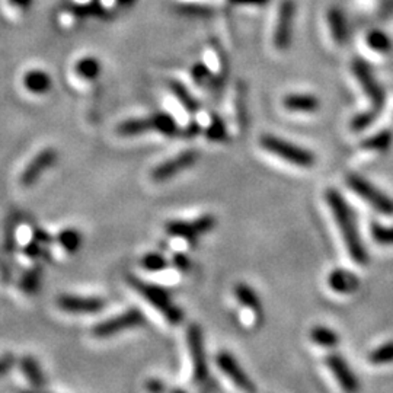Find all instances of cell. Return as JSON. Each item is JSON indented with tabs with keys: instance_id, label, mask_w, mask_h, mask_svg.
<instances>
[{
	"instance_id": "27",
	"label": "cell",
	"mask_w": 393,
	"mask_h": 393,
	"mask_svg": "<svg viewBox=\"0 0 393 393\" xmlns=\"http://www.w3.org/2000/svg\"><path fill=\"white\" fill-rule=\"evenodd\" d=\"M21 369L24 374L26 376V379L29 381L35 389H44L45 386V377L41 371V367L37 362V360L31 356H26L21 361Z\"/></svg>"
},
{
	"instance_id": "41",
	"label": "cell",
	"mask_w": 393,
	"mask_h": 393,
	"mask_svg": "<svg viewBox=\"0 0 393 393\" xmlns=\"http://www.w3.org/2000/svg\"><path fill=\"white\" fill-rule=\"evenodd\" d=\"M33 237L34 239H37L40 244H53V242L56 240V237H53L50 233H47L45 231H42V229H34V232H33Z\"/></svg>"
},
{
	"instance_id": "18",
	"label": "cell",
	"mask_w": 393,
	"mask_h": 393,
	"mask_svg": "<svg viewBox=\"0 0 393 393\" xmlns=\"http://www.w3.org/2000/svg\"><path fill=\"white\" fill-rule=\"evenodd\" d=\"M35 0H0V15L12 25L24 24L34 8Z\"/></svg>"
},
{
	"instance_id": "7",
	"label": "cell",
	"mask_w": 393,
	"mask_h": 393,
	"mask_svg": "<svg viewBox=\"0 0 393 393\" xmlns=\"http://www.w3.org/2000/svg\"><path fill=\"white\" fill-rule=\"evenodd\" d=\"M146 322V316L140 312L137 308H131L126 310L124 313L110 317V319H105L92 329V335L99 340L111 338L118 332H123L127 329H134L143 326Z\"/></svg>"
},
{
	"instance_id": "46",
	"label": "cell",
	"mask_w": 393,
	"mask_h": 393,
	"mask_svg": "<svg viewBox=\"0 0 393 393\" xmlns=\"http://www.w3.org/2000/svg\"><path fill=\"white\" fill-rule=\"evenodd\" d=\"M146 387H147L150 392H160V390L165 389V386H163V383H162L160 381H150Z\"/></svg>"
},
{
	"instance_id": "45",
	"label": "cell",
	"mask_w": 393,
	"mask_h": 393,
	"mask_svg": "<svg viewBox=\"0 0 393 393\" xmlns=\"http://www.w3.org/2000/svg\"><path fill=\"white\" fill-rule=\"evenodd\" d=\"M235 5H264L268 0H231Z\"/></svg>"
},
{
	"instance_id": "35",
	"label": "cell",
	"mask_w": 393,
	"mask_h": 393,
	"mask_svg": "<svg viewBox=\"0 0 393 393\" xmlns=\"http://www.w3.org/2000/svg\"><path fill=\"white\" fill-rule=\"evenodd\" d=\"M140 264L146 271H149V273H160V271L169 267V261L158 252L146 253L142 258Z\"/></svg>"
},
{
	"instance_id": "5",
	"label": "cell",
	"mask_w": 393,
	"mask_h": 393,
	"mask_svg": "<svg viewBox=\"0 0 393 393\" xmlns=\"http://www.w3.org/2000/svg\"><path fill=\"white\" fill-rule=\"evenodd\" d=\"M166 232L168 235L185 240L188 245H195L201 236L216 228V217L211 215H203L192 221L187 220H171L166 223Z\"/></svg>"
},
{
	"instance_id": "26",
	"label": "cell",
	"mask_w": 393,
	"mask_h": 393,
	"mask_svg": "<svg viewBox=\"0 0 393 393\" xmlns=\"http://www.w3.org/2000/svg\"><path fill=\"white\" fill-rule=\"evenodd\" d=\"M328 25L331 28V34L334 37V40L342 45L346 41V37H349V33H346V22L344 15L340 9L332 8L328 12Z\"/></svg>"
},
{
	"instance_id": "30",
	"label": "cell",
	"mask_w": 393,
	"mask_h": 393,
	"mask_svg": "<svg viewBox=\"0 0 393 393\" xmlns=\"http://www.w3.org/2000/svg\"><path fill=\"white\" fill-rule=\"evenodd\" d=\"M17 231H18V217L17 215H10L5 221L3 233V252L12 255L17 249Z\"/></svg>"
},
{
	"instance_id": "36",
	"label": "cell",
	"mask_w": 393,
	"mask_h": 393,
	"mask_svg": "<svg viewBox=\"0 0 393 393\" xmlns=\"http://www.w3.org/2000/svg\"><path fill=\"white\" fill-rule=\"evenodd\" d=\"M190 76L194 83L199 86H204L207 82H213V72L210 70V67L204 62L195 63L190 70Z\"/></svg>"
},
{
	"instance_id": "23",
	"label": "cell",
	"mask_w": 393,
	"mask_h": 393,
	"mask_svg": "<svg viewBox=\"0 0 393 393\" xmlns=\"http://www.w3.org/2000/svg\"><path fill=\"white\" fill-rule=\"evenodd\" d=\"M235 296L237 299L239 303L252 310L255 315H261L262 313V303L258 297V294L255 293V290L252 289L251 285L245 284V283H239L235 285Z\"/></svg>"
},
{
	"instance_id": "25",
	"label": "cell",
	"mask_w": 393,
	"mask_h": 393,
	"mask_svg": "<svg viewBox=\"0 0 393 393\" xmlns=\"http://www.w3.org/2000/svg\"><path fill=\"white\" fill-rule=\"evenodd\" d=\"M42 276H44V269H42V267L40 264L34 265L33 268H29L26 273L24 274V277L21 278V281H19L21 292L28 294V296L37 294L40 292Z\"/></svg>"
},
{
	"instance_id": "3",
	"label": "cell",
	"mask_w": 393,
	"mask_h": 393,
	"mask_svg": "<svg viewBox=\"0 0 393 393\" xmlns=\"http://www.w3.org/2000/svg\"><path fill=\"white\" fill-rule=\"evenodd\" d=\"M260 144L265 152L283 159L287 163L294 165L297 168H312L316 163V158L310 150L280 139L277 135L264 134L260 139Z\"/></svg>"
},
{
	"instance_id": "37",
	"label": "cell",
	"mask_w": 393,
	"mask_h": 393,
	"mask_svg": "<svg viewBox=\"0 0 393 393\" xmlns=\"http://www.w3.org/2000/svg\"><path fill=\"white\" fill-rule=\"evenodd\" d=\"M367 44L370 49L377 53H389L392 49L389 37L381 31H371L367 35Z\"/></svg>"
},
{
	"instance_id": "39",
	"label": "cell",
	"mask_w": 393,
	"mask_h": 393,
	"mask_svg": "<svg viewBox=\"0 0 393 393\" xmlns=\"http://www.w3.org/2000/svg\"><path fill=\"white\" fill-rule=\"evenodd\" d=\"M171 264L178 269L181 271V273H187V271H190L191 268V260H190V256L183 253V252H178L172 256V260H171Z\"/></svg>"
},
{
	"instance_id": "17",
	"label": "cell",
	"mask_w": 393,
	"mask_h": 393,
	"mask_svg": "<svg viewBox=\"0 0 393 393\" xmlns=\"http://www.w3.org/2000/svg\"><path fill=\"white\" fill-rule=\"evenodd\" d=\"M21 83L28 94L37 97L47 95L53 87V79L50 74L44 69H38V67L26 70L22 74Z\"/></svg>"
},
{
	"instance_id": "12",
	"label": "cell",
	"mask_w": 393,
	"mask_h": 393,
	"mask_svg": "<svg viewBox=\"0 0 393 393\" xmlns=\"http://www.w3.org/2000/svg\"><path fill=\"white\" fill-rule=\"evenodd\" d=\"M58 159V153L56 152V149L53 147H47V149H44L42 152H40L31 162L28 163L26 168L24 169L19 181H21V184L26 188L29 187H33L37 181L42 176V174L53 168V166L56 165Z\"/></svg>"
},
{
	"instance_id": "6",
	"label": "cell",
	"mask_w": 393,
	"mask_h": 393,
	"mask_svg": "<svg viewBox=\"0 0 393 393\" xmlns=\"http://www.w3.org/2000/svg\"><path fill=\"white\" fill-rule=\"evenodd\" d=\"M187 344L192 361V381L196 385H203L208 379V362L204 349L203 331L199 325H190L187 329Z\"/></svg>"
},
{
	"instance_id": "2",
	"label": "cell",
	"mask_w": 393,
	"mask_h": 393,
	"mask_svg": "<svg viewBox=\"0 0 393 393\" xmlns=\"http://www.w3.org/2000/svg\"><path fill=\"white\" fill-rule=\"evenodd\" d=\"M127 283L134 292H137L143 299H146L150 306L158 309L171 325H179L184 321V312L179 306L174 305L171 293L163 287L147 283L135 276H127Z\"/></svg>"
},
{
	"instance_id": "42",
	"label": "cell",
	"mask_w": 393,
	"mask_h": 393,
	"mask_svg": "<svg viewBox=\"0 0 393 393\" xmlns=\"http://www.w3.org/2000/svg\"><path fill=\"white\" fill-rule=\"evenodd\" d=\"M12 365H13V357L10 354H6V356L0 357V377H2L3 374H6L9 371Z\"/></svg>"
},
{
	"instance_id": "13",
	"label": "cell",
	"mask_w": 393,
	"mask_h": 393,
	"mask_svg": "<svg viewBox=\"0 0 393 393\" xmlns=\"http://www.w3.org/2000/svg\"><path fill=\"white\" fill-rule=\"evenodd\" d=\"M57 306L67 313L92 315L101 312L105 308V300L102 297L62 294L57 297Z\"/></svg>"
},
{
	"instance_id": "40",
	"label": "cell",
	"mask_w": 393,
	"mask_h": 393,
	"mask_svg": "<svg viewBox=\"0 0 393 393\" xmlns=\"http://www.w3.org/2000/svg\"><path fill=\"white\" fill-rule=\"evenodd\" d=\"M12 278V269L10 265L6 260H2V256H0V280L5 284H9Z\"/></svg>"
},
{
	"instance_id": "16",
	"label": "cell",
	"mask_w": 393,
	"mask_h": 393,
	"mask_svg": "<svg viewBox=\"0 0 393 393\" xmlns=\"http://www.w3.org/2000/svg\"><path fill=\"white\" fill-rule=\"evenodd\" d=\"M72 74L74 79H78L87 85H94L101 78L102 65L98 57L92 54H83V56H79L73 62Z\"/></svg>"
},
{
	"instance_id": "21",
	"label": "cell",
	"mask_w": 393,
	"mask_h": 393,
	"mask_svg": "<svg viewBox=\"0 0 393 393\" xmlns=\"http://www.w3.org/2000/svg\"><path fill=\"white\" fill-rule=\"evenodd\" d=\"M287 111L292 112H315L319 110V99L310 94H290L283 99Z\"/></svg>"
},
{
	"instance_id": "1",
	"label": "cell",
	"mask_w": 393,
	"mask_h": 393,
	"mask_svg": "<svg viewBox=\"0 0 393 393\" xmlns=\"http://www.w3.org/2000/svg\"><path fill=\"white\" fill-rule=\"evenodd\" d=\"M325 201L331 210L332 216H334L340 233L344 239L345 248L350 253V258L358 265H367L369 253L366 245L362 244L356 215L351 210L349 201H346L344 199V195L335 188H328L325 191Z\"/></svg>"
},
{
	"instance_id": "14",
	"label": "cell",
	"mask_w": 393,
	"mask_h": 393,
	"mask_svg": "<svg viewBox=\"0 0 393 393\" xmlns=\"http://www.w3.org/2000/svg\"><path fill=\"white\" fill-rule=\"evenodd\" d=\"M325 365L332 373V376L335 377V381L338 385L345 390V392H357L360 389V382L357 379V376L349 366V362L344 360L341 354L331 353L325 358Z\"/></svg>"
},
{
	"instance_id": "29",
	"label": "cell",
	"mask_w": 393,
	"mask_h": 393,
	"mask_svg": "<svg viewBox=\"0 0 393 393\" xmlns=\"http://www.w3.org/2000/svg\"><path fill=\"white\" fill-rule=\"evenodd\" d=\"M310 340L322 349H335L340 344V337L334 329L328 326H315L310 331Z\"/></svg>"
},
{
	"instance_id": "11",
	"label": "cell",
	"mask_w": 393,
	"mask_h": 393,
	"mask_svg": "<svg viewBox=\"0 0 393 393\" xmlns=\"http://www.w3.org/2000/svg\"><path fill=\"white\" fill-rule=\"evenodd\" d=\"M216 362H217L219 369L221 370V373L226 377H228V379L236 387H239L240 390H245V392H255L256 390L253 382L251 381V377L244 371V369L240 367V365L231 353H228V351L219 353Z\"/></svg>"
},
{
	"instance_id": "34",
	"label": "cell",
	"mask_w": 393,
	"mask_h": 393,
	"mask_svg": "<svg viewBox=\"0 0 393 393\" xmlns=\"http://www.w3.org/2000/svg\"><path fill=\"white\" fill-rule=\"evenodd\" d=\"M369 361L374 366H385L393 362V341L385 342L381 346H377L370 354Z\"/></svg>"
},
{
	"instance_id": "31",
	"label": "cell",
	"mask_w": 393,
	"mask_h": 393,
	"mask_svg": "<svg viewBox=\"0 0 393 393\" xmlns=\"http://www.w3.org/2000/svg\"><path fill=\"white\" fill-rule=\"evenodd\" d=\"M204 134H206L207 140L215 142V143H221L228 139V127H226L223 118H220L219 115L211 117L210 124L207 126Z\"/></svg>"
},
{
	"instance_id": "28",
	"label": "cell",
	"mask_w": 393,
	"mask_h": 393,
	"mask_svg": "<svg viewBox=\"0 0 393 393\" xmlns=\"http://www.w3.org/2000/svg\"><path fill=\"white\" fill-rule=\"evenodd\" d=\"M56 242L67 253H76L83 244V237L78 229L67 228V229H63L56 236Z\"/></svg>"
},
{
	"instance_id": "10",
	"label": "cell",
	"mask_w": 393,
	"mask_h": 393,
	"mask_svg": "<svg viewBox=\"0 0 393 393\" xmlns=\"http://www.w3.org/2000/svg\"><path fill=\"white\" fill-rule=\"evenodd\" d=\"M196 160H199V153L195 150H185V152L174 156L172 159L158 165L152 171V179L156 183L172 179L183 171L192 168Z\"/></svg>"
},
{
	"instance_id": "32",
	"label": "cell",
	"mask_w": 393,
	"mask_h": 393,
	"mask_svg": "<svg viewBox=\"0 0 393 393\" xmlns=\"http://www.w3.org/2000/svg\"><path fill=\"white\" fill-rule=\"evenodd\" d=\"M370 235L377 245L393 246V226H385L379 221H371Z\"/></svg>"
},
{
	"instance_id": "20",
	"label": "cell",
	"mask_w": 393,
	"mask_h": 393,
	"mask_svg": "<svg viewBox=\"0 0 393 393\" xmlns=\"http://www.w3.org/2000/svg\"><path fill=\"white\" fill-rule=\"evenodd\" d=\"M149 131H158L156 114L144 118H131L118 126V133L124 137H131V135H139Z\"/></svg>"
},
{
	"instance_id": "4",
	"label": "cell",
	"mask_w": 393,
	"mask_h": 393,
	"mask_svg": "<svg viewBox=\"0 0 393 393\" xmlns=\"http://www.w3.org/2000/svg\"><path fill=\"white\" fill-rule=\"evenodd\" d=\"M346 187L356 192L361 200H365L373 210L383 216H393V199L382 190L374 187L369 179L358 174H349L345 178Z\"/></svg>"
},
{
	"instance_id": "38",
	"label": "cell",
	"mask_w": 393,
	"mask_h": 393,
	"mask_svg": "<svg viewBox=\"0 0 393 393\" xmlns=\"http://www.w3.org/2000/svg\"><path fill=\"white\" fill-rule=\"evenodd\" d=\"M45 253V251L42 249V244H40V242L37 239H33L29 244L24 248V255L28 256V258H31V260H38V258H42Z\"/></svg>"
},
{
	"instance_id": "9",
	"label": "cell",
	"mask_w": 393,
	"mask_h": 393,
	"mask_svg": "<svg viewBox=\"0 0 393 393\" xmlns=\"http://www.w3.org/2000/svg\"><path fill=\"white\" fill-rule=\"evenodd\" d=\"M90 17H99V13L97 10L86 9L69 2L67 5L57 9L54 15V24L60 31L74 33L81 29Z\"/></svg>"
},
{
	"instance_id": "43",
	"label": "cell",
	"mask_w": 393,
	"mask_h": 393,
	"mask_svg": "<svg viewBox=\"0 0 393 393\" xmlns=\"http://www.w3.org/2000/svg\"><path fill=\"white\" fill-rule=\"evenodd\" d=\"M201 133V126L200 123H196V121H191V123L187 126L184 135L185 137H195V135H199Z\"/></svg>"
},
{
	"instance_id": "19",
	"label": "cell",
	"mask_w": 393,
	"mask_h": 393,
	"mask_svg": "<svg viewBox=\"0 0 393 393\" xmlns=\"http://www.w3.org/2000/svg\"><path fill=\"white\" fill-rule=\"evenodd\" d=\"M328 285L338 294H353L360 289V278L349 269L335 268L328 276Z\"/></svg>"
},
{
	"instance_id": "44",
	"label": "cell",
	"mask_w": 393,
	"mask_h": 393,
	"mask_svg": "<svg viewBox=\"0 0 393 393\" xmlns=\"http://www.w3.org/2000/svg\"><path fill=\"white\" fill-rule=\"evenodd\" d=\"M70 3H73V5H78V6H82V8H86V9H92V10H97L98 13H99V10H98V0H69ZM101 17V15H99Z\"/></svg>"
},
{
	"instance_id": "22",
	"label": "cell",
	"mask_w": 393,
	"mask_h": 393,
	"mask_svg": "<svg viewBox=\"0 0 393 393\" xmlns=\"http://www.w3.org/2000/svg\"><path fill=\"white\" fill-rule=\"evenodd\" d=\"M393 144V133L392 130H381L377 131L365 140H361L360 147L365 152H371V153H386L389 152V149Z\"/></svg>"
},
{
	"instance_id": "24",
	"label": "cell",
	"mask_w": 393,
	"mask_h": 393,
	"mask_svg": "<svg viewBox=\"0 0 393 393\" xmlns=\"http://www.w3.org/2000/svg\"><path fill=\"white\" fill-rule=\"evenodd\" d=\"M169 90L172 95L176 98V101L183 105V108L188 111L190 114H195L200 110V103L194 98V95L190 92L188 87L178 81H171L169 82Z\"/></svg>"
},
{
	"instance_id": "15",
	"label": "cell",
	"mask_w": 393,
	"mask_h": 393,
	"mask_svg": "<svg viewBox=\"0 0 393 393\" xmlns=\"http://www.w3.org/2000/svg\"><path fill=\"white\" fill-rule=\"evenodd\" d=\"M294 12L296 10L292 0H284V2H281L278 9L276 33H274V45L278 50H287L290 47Z\"/></svg>"
},
{
	"instance_id": "33",
	"label": "cell",
	"mask_w": 393,
	"mask_h": 393,
	"mask_svg": "<svg viewBox=\"0 0 393 393\" xmlns=\"http://www.w3.org/2000/svg\"><path fill=\"white\" fill-rule=\"evenodd\" d=\"M381 117V112H377V111H373V110H366V111H361L358 112L357 115H354L350 121V128L351 131L354 133H361V131H365L367 128H370L376 121L377 118Z\"/></svg>"
},
{
	"instance_id": "8",
	"label": "cell",
	"mask_w": 393,
	"mask_h": 393,
	"mask_svg": "<svg viewBox=\"0 0 393 393\" xmlns=\"http://www.w3.org/2000/svg\"><path fill=\"white\" fill-rule=\"evenodd\" d=\"M351 69L362 89V92L367 95L370 101V110L382 114L386 102V95L383 87L374 79L370 66L366 62H362V60H354Z\"/></svg>"
}]
</instances>
